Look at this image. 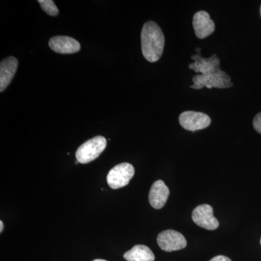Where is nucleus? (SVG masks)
<instances>
[{"instance_id": "1", "label": "nucleus", "mask_w": 261, "mask_h": 261, "mask_svg": "<svg viewBox=\"0 0 261 261\" xmlns=\"http://www.w3.org/2000/svg\"><path fill=\"white\" fill-rule=\"evenodd\" d=\"M142 51L147 61L154 63L162 56L165 37L161 29L153 21L147 22L141 34Z\"/></svg>"}, {"instance_id": "2", "label": "nucleus", "mask_w": 261, "mask_h": 261, "mask_svg": "<svg viewBox=\"0 0 261 261\" xmlns=\"http://www.w3.org/2000/svg\"><path fill=\"white\" fill-rule=\"evenodd\" d=\"M107 146V140L102 136H97L80 146L75 152L79 163L86 164L97 159Z\"/></svg>"}, {"instance_id": "3", "label": "nucleus", "mask_w": 261, "mask_h": 261, "mask_svg": "<svg viewBox=\"0 0 261 261\" xmlns=\"http://www.w3.org/2000/svg\"><path fill=\"white\" fill-rule=\"evenodd\" d=\"M192 81L194 84L190 87L195 89H202L205 87L208 89L214 87L220 89L229 88L233 86L231 78L221 69L210 74L196 75L192 79Z\"/></svg>"}, {"instance_id": "4", "label": "nucleus", "mask_w": 261, "mask_h": 261, "mask_svg": "<svg viewBox=\"0 0 261 261\" xmlns=\"http://www.w3.org/2000/svg\"><path fill=\"white\" fill-rule=\"evenodd\" d=\"M135 175V168L132 164L123 163L117 165L107 176L108 185L113 190L126 186Z\"/></svg>"}, {"instance_id": "5", "label": "nucleus", "mask_w": 261, "mask_h": 261, "mask_svg": "<svg viewBox=\"0 0 261 261\" xmlns=\"http://www.w3.org/2000/svg\"><path fill=\"white\" fill-rule=\"evenodd\" d=\"M157 242L161 249L166 252L176 251L187 246L186 239L174 230H166L160 233Z\"/></svg>"}, {"instance_id": "6", "label": "nucleus", "mask_w": 261, "mask_h": 261, "mask_svg": "<svg viewBox=\"0 0 261 261\" xmlns=\"http://www.w3.org/2000/svg\"><path fill=\"white\" fill-rule=\"evenodd\" d=\"M180 125L185 129L196 132L210 126L211 119L210 117L203 113L195 111H186L182 113L178 118Z\"/></svg>"}, {"instance_id": "7", "label": "nucleus", "mask_w": 261, "mask_h": 261, "mask_svg": "<svg viewBox=\"0 0 261 261\" xmlns=\"http://www.w3.org/2000/svg\"><path fill=\"white\" fill-rule=\"evenodd\" d=\"M192 218L197 226L207 230H215L219 226V221L214 216V209L206 204L195 207Z\"/></svg>"}, {"instance_id": "8", "label": "nucleus", "mask_w": 261, "mask_h": 261, "mask_svg": "<svg viewBox=\"0 0 261 261\" xmlns=\"http://www.w3.org/2000/svg\"><path fill=\"white\" fill-rule=\"evenodd\" d=\"M192 23L196 36L199 39H205L214 32V22L211 20L210 15L203 10L195 13Z\"/></svg>"}, {"instance_id": "9", "label": "nucleus", "mask_w": 261, "mask_h": 261, "mask_svg": "<svg viewBox=\"0 0 261 261\" xmlns=\"http://www.w3.org/2000/svg\"><path fill=\"white\" fill-rule=\"evenodd\" d=\"M51 50L61 54H73L80 50V43L73 38L57 36L51 38L49 42Z\"/></svg>"}, {"instance_id": "10", "label": "nucleus", "mask_w": 261, "mask_h": 261, "mask_svg": "<svg viewBox=\"0 0 261 261\" xmlns=\"http://www.w3.org/2000/svg\"><path fill=\"white\" fill-rule=\"evenodd\" d=\"M195 63L189 65V68L193 69L197 73H201L202 75H207L215 73L220 70L219 59L216 55L210 58H203L200 55H196L192 57Z\"/></svg>"}, {"instance_id": "11", "label": "nucleus", "mask_w": 261, "mask_h": 261, "mask_svg": "<svg viewBox=\"0 0 261 261\" xmlns=\"http://www.w3.org/2000/svg\"><path fill=\"white\" fill-rule=\"evenodd\" d=\"M168 187L162 180L154 182L149 193V202L154 209L162 208L166 205L169 196Z\"/></svg>"}, {"instance_id": "12", "label": "nucleus", "mask_w": 261, "mask_h": 261, "mask_svg": "<svg viewBox=\"0 0 261 261\" xmlns=\"http://www.w3.org/2000/svg\"><path fill=\"white\" fill-rule=\"evenodd\" d=\"M18 61L14 57L5 58L0 64V92H3L9 86L14 77Z\"/></svg>"}, {"instance_id": "13", "label": "nucleus", "mask_w": 261, "mask_h": 261, "mask_svg": "<svg viewBox=\"0 0 261 261\" xmlns=\"http://www.w3.org/2000/svg\"><path fill=\"white\" fill-rule=\"evenodd\" d=\"M123 257L127 261H154V255L152 250L145 245H136L125 252Z\"/></svg>"}, {"instance_id": "14", "label": "nucleus", "mask_w": 261, "mask_h": 261, "mask_svg": "<svg viewBox=\"0 0 261 261\" xmlns=\"http://www.w3.org/2000/svg\"><path fill=\"white\" fill-rule=\"evenodd\" d=\"M42 9L51 16H56L59 13V10L57 8L56 3L51 0H39Z\"/></svg>"}, {"instance_id": "15", "label": "nucleus", "mask_w": 261, "mask_h": 261, "mask_svg": "<svg viewBox=\"0 0 261 261\" xmlns=\"http://www.w3.org/2000/svg\"><path fill=\"white\" fill-rule=\"evenodd\" d=\"M253 127L255 130L261 135V112L257 114L254 118Z\"/></svg>"}, {"instance_id": "16", "label": "nucleus", "mask_w": 261, "mask_h": 261, "mask_svg": "<svg viewBox=\"0 0 261 261\" xmlns=\"http://www.w3.org/2000/svg\"><path fill=\"white\" fill-rule=\"evenodd\" d=\"M210 261H231L228 257L224 256V255H218L211 259Z\"/></svg>"}, {"instance_id": "17", "label": "nucleus", "mask_w": 261, "mask_h": 261, "mask_svg": "<svg viewBox=\"0 0 261 261\" xmlns=\"http://www.w3.org/2000/svg\"><path fill=\"white\" fill-rule=\"evenodd\" d=\"M3 228H4V224L3 221H0V232H3Z\"/></svg>"}, {"instance_id": "18", "label": "nucleus", "mask_w": 261, "mask_h": 261, "mask_svg": "<svg viewBox=\"0 0 261 261\" xmlns=\"http://www.w3.org/2000/svg\"><path fill=\"white\" fill-rule=\"evenodd\" d=\"M93 261H107V260H102V259H96V260H94Z\"/></svg>"}, {"instance_id": "19", "label": "nucleus", "mask_w": 261, "mask_h": 261, "mask_svg": "<svg viewBox=\"0 0 261 261\" xmlns=\"http://www.w3.org/2000/svg\"><path fill=\"white\" fill-rule=\"evenodd\" d=\"M260 15H261V7H260Z\"/></svg>"}, {"instance_id": "20", "label": "nucleus", "mask_w": 261, "mask_h": 261, "mask_svg": "<svg viewBox=\"0 0 261 261\" xmlns=\"http://www.w3.org/2000/svg\"><path fill=\"white\" fill-rule=\"evenodd\" d=\"M260 245H261V239H260Z\"/></svg>"}]
</instances>
